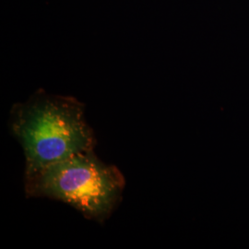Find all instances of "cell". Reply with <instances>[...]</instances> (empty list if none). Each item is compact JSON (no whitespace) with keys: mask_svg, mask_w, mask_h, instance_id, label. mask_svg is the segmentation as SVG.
I'll list each match as a JSON object with an SVG mask.
<instances>
[{"mask_svg":"<svg viewBox=\"0 0 249 249\" xmlns=\"http://www.w3.org/2000/svg\"><path fill=\"white\" fill-rule=\"evenodd\" d=\"M10 124L24 152L25 177L94 149L95 139L85 119L84 106L73 97L40 89L13 107Z\"/></svg>","mask_w":249,"mask_h":249,"instance_id":"1","label":"cell"},{"mask_svg":"<svg viewBox=\"0 0 249 249\" xmlns=\"http://www.w3.org/2000/svg\"><path fill=\"white\" fill-rule=\"evenodd\" d=\"M124 179L116 166L83 151L25 177L29 196H45L71 205L84 217L103 223L119 203Z\"/></svg>","mask_w":249,"mask_h":249,"instance_id":"2","label":"cell"}]
</instances>
